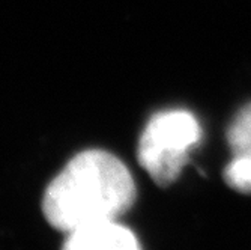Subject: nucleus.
<instances>
[{"label": "nucleus", "mask_w": 251, "mask_h": 250, "mask_svg": "<svg viewBox=\"0 0 251 250\" xmlns=\"http://www.w3.org/2000/svg\"><path fill=\"white\" fill-rule=\"evenodd\" d=\"M227 142L235 155L251 154V103L244 106L227 130Z\"/></svg>", "instance_id": "nucleus-4"}, {"label": "nucleus", "mask_w": 251, "mask_h": 250, "mask_svg": "<svg viewBox=\"0 0 251 250\" xmlns=\"http://www.w3.org/2000/svg\"><path fill=\"white\" fill-rule=\"evenodd\" d=\"M224 181L232 189L251 194V154L235 155L224 169Z\"/></svg>", "instance_id": "nucleus-5"}, {"label": "nucleus", "mask_w": 251, "mask_h": 250, "mask_svg": "<svg viewBox=\"0 0 251 250\" xmlns=\"http://www.w3.org/2000/svg\"><path fill=\"white\" fill-rule=\"evenodd\" d=\"M68 250H135V235L116 220L98 222L68 232L63 244Z\"/></svg>", "instance_id": "nucleus-3"}, {"label": "nucleus", "mask_w": 251, "mask_h": 250, "mask_svg": "<svg viewBox=\"0 0 251 250\" xmlns=\"http://www.w3.org/2000/svg\"><path fill=\"white\" fill-rule=\"evenodd\" d=\"M135 200L131 172L107 151L77 154L49 184L42 211L53 228L71 232L86 224L116 220Z\"/></svg>", "instance_id": "nucleus-1"}, {"label": "nucleus", "mask_w": 251, "mask_h": 250, "mask_svg": "<svg viewBox=\"0 0 251 250\" xmlns=\"http://www.w3.org/2000/svg\"><path fill=\"white\" fill-rule=\"evenodd\" d=\"M201 128L193 113L166 110L153 115L139 142V162L158 186L175 183L200 142Z\"/></svg>", "instance_id": "nucleus-2"}]
</instances>
